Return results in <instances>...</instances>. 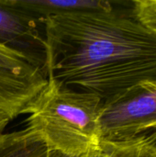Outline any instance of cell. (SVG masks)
Listing matches in <instances>:
<instances>
[{"label":"cell","instance_id":"cell-9","mask_svg":"<svg viewBox=\"0 0 156 157\" xmlns=\"http://www.w3.org/2000/svg\"><path fill=\"white\" fill-rule=\"evenodd\" d=\"M156 149V139H154L153 142H151L145 148L144 150L142 152V154L140 155L139 157H152L154 151Z\"/></svg>","mask_w":156,"mask_h":157},{"label":"cell","instance_id":"cell-5","mask_svg":"<svg viewBox=\"0 0 156 157\" xmlns=\"http://www.w3.org/2000/svg\"><path fill=\"white\" fill-rule=\"evenodd\" d=\"M0 45L28 55L46 70L42 20L11 0H0Z\"/></svg>","mask_w":156,"mask_h":157},{"label":"cell","instance_id":"cell-11","mask_svg":"<svg viewBox=\"0 0 156 157\" xmlns=\"http://www.w3.org/2000/svg\"><path fill=\"white\" fill-rule=\"evenodd\" d=\"M9 123L8 121H6V120H0V135H2L4 133V131L5 129L6 128L7 124Z\"/></svg>","mask_w":156,"mask_h":157},{"label":"cell","instance_id":"cell-1","mask_svg":"<svg viewBox=\"0 0 156 157\" xmlns=\"http://www.w3.org/2000/svg\"><path fill=\"white\" fill-rule=\"evenodd\" d=\"M46 74L104 102L156 81V35L131 7L51 14L41 18Z\"/></svg>","mask_w":156,"mask_h":157},{"label":"cell","instance_id":"cell-6","mask_svg":"<svg viewBox=\"0 0 156 157\" xmlns=\"http://www.w3.org/2000/svg\"><path fill=\"white\" fill-rule=\"evenodd\" d=\"M11 2L40 18L51 14L108 10L114 7L112 2L106 0H11Z\"/></svg>","mask_w":156,"mask_h":157},{"label":"cell","instance_id":"cell-8","mask_svg":"<svg viewBox=\"0 0 156 157\" xmlns=\"http://www.w3.org/2000/svg\"><path fill=\"white\" fill-rule=\"evenodd\" d=\"M131 4L135 17L156 35V0H135Z\"/></svg>","mask_w":156,"mask_h":157},{"label":"cell","instance_id":"cell-3","mask_svg":"<svg viewBox=\"0 0 156 157\" xmlns=\"http://www.w3.org/2000/svg\"><path fill=\"white\" fill-rule=\"evenodd\" d=\"M98 128L103 143L129 142L156 129V81L140 83L105 101Z\"/></svg>","mask_w":156,"mask_h":157},{"label":"cell","instance_id":"cell-10","mask_svg":"<svg viewBox=\"0 0 156 157\" xmlns=\"http://www.w3.org/2000/svg\"><path fill=\"white\" fill-rule=\"evenodd\" d=\"M47 157H82V156H72V155H63V154H62V153H59V152H56V151L48 150Z\"/></svg>","mask_w":156,"mask_h":157},{"label":"cell","instance_id":"cell-7","mask_svg":"<svg viewBox=\"0 0 156 157\" xmlns=\"http://www.w3.org/2000/svg\"><path fill=\"white\" fill-rule=\"evenodd\" d=\"M47 154L43 140L29 128L0 135V157H47Z\"/></svg>","mask_w":156,"mask_h":157},{"label":"cell","instance_id":"cell-12","mask_svg":"<svg viewBox=\"0 0 156 157\" xmlns=\"http://www.w3.org/2000/svg\"><path fill=\"white\" fill-rule=\"evenodd\" d=\"M152 157H156V149H155V151H154V155H153V156Z\"/></svg>","mask_w":156,"mask_h":157},{"label":"cell","instance_id":"cell-4","mask_svg":"<svg viewBox=\"0 0 156 157\" xmlns=\"http://www.w3.org/2000/svg\"><path fill=\"white\" fill-rule=\"evenodd\" d=\"M47 84L46 70L35 60L0 45V120L25 115Z\"/></svg>","mask_w":156,"mask_h":157},{"label":"cell","instance_id":"cell-2","mask_svg":"<svg viewBox=\"0 0 156 157\" xmlns=\"http://www.w3.org/2000/svg\"><path fill=\"white\" fill-rule=\"evenodd\" d=\"M103 103L98 96L47 74V84L26 110V128L38 133L48 150L83 156L102 143L98 119Z\"/></svg>","mask_w":156,"mask_h":157}]
</instances>
